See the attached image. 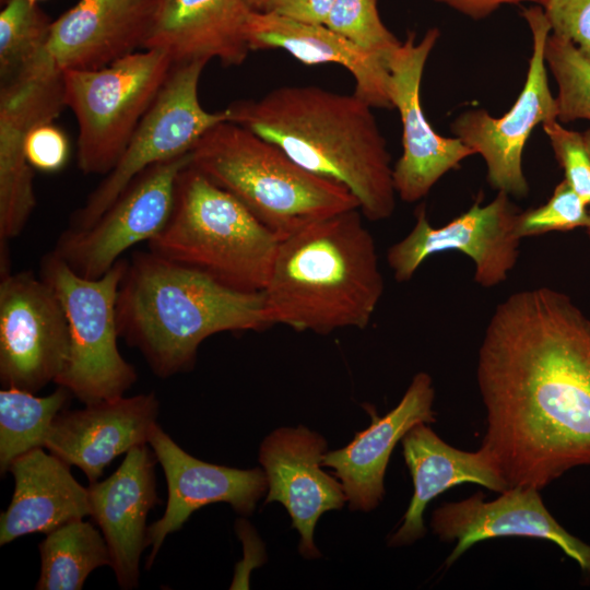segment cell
Masks as SVG:
<instances>
[{
    "instance_id": "484cf974",
    "label": "cell",
    "mask_w": 590,
    "mask_h": 590,
    "mask_svg": "<svg viewBox=\"0 0 590 590\" xmlns=\"http://www.w3.org/2000/svg\"><path fill=\"white\" fill-rule=\"evenodd\" d=\"M63 460L35 448L17 457L9 472L14 479L11 503L0 518V545L32 533H49L90 516L88 491Z\"/></svg>"
},
{
    "instance_id": "4dcf8cb0",
    "label": "cell",
    "mask_w": 590,
    "mask_h": 590,
    "mask_svg": "<svg viewBox=\"0 0 590 590\" xmlns=\"http://www.w3.org/2000/svg\"><path fill=\"white\" fill-rule=\"evenodd\" d=\"M324 25L388 61L402 44L381 21L377 0H334Z\"/></svg>"
},
{
    "instance_id": "5b68a950",
    "label": "cell",
    "mask_w": 590,
    "mask_h": 590,
    "mask_svg": "<svg viewBox=\"0 0 590 590\" xmlns=\"http://www.w3.org/2000/svg\"><path fill=\"white\" fill-rule=\"evenodd\" d=\"M190 157L193 168L238 199L279 239L309 222L359 209L345 186L310 173L229 120L206 131Z\"/></svg>"
},
{
    "instance_id": "8fae6325",
    "label": "cell",
    "mask_w": 590,
    "mask_h": 590,
    "mask_svg": "<svg viewBox=\"0 0 590 590\" xmlns=\"http://www.w3.org/2000/svg\"><path fill=\"white\" fill-rule=\"evenodd\" d=\"M190 152L140 173L90 227L67 228L51 250L76 274L97 279L134 245L156 237L166 226L180 172Z\"/></svg>"
},
{
    "instance_id": "7a4b0ae2",
    "label": "cell",
    "mask_w": 590,
    "mask_h": 590,
    "mask_svg": "<svg viewBox=\"0 0 590 590\" xmlns=\"http://www.w3.org/2000/svg\"><path fill=\"white\" fill-rule=\"evenodd\" d=\"M367 102L316 85L278 87L233 103L229 121L244 126L318 176L345 186L369 221L396 208L391 157Z\"/></svg>"
},
{
    "instance_id": "4316f807",
    "label": "cell",
    "mask_w": 590,
    "mask_h": 590,
    "mask_svg": "<svg viewBox=\"0 0 590 590\" xmlns=\"http://www.w3.org/2000/svg\"><path fill=\"white\" fill-rule=\"evenodd\" d=\"M38 548L40 574L37 590H80L93 570L111 565L104 536L83 519L69 521L50 531Z\"/></svg>"
},
{
    "instance_id": "7402d4cb",
    "label": "cell",
    "mask_w": 590,
    "mask_h": 590,
    "mask_svg": "<svg viewBox=\"0 0 590 590\" xmlns=\"http://www.w3.org/2000/svg\"><path fill=\"white\" fill-rule=\"evenodd\" d=\"M434 399L430 376L417 373L397 406L381 417L370 406V425L343 448L324 453L322 465L334 471L351 510L369 511L380 504L392 450L415 425L436 421Z\"/></svg>"
},
{
    "instance_id": "8d00e7d4",
    "label": "cell",
    "mask_w": 590,
    "mask_h": 590,
    "mask_svg": "<svg viewBox=\"0 0 590 590\" xmlns=\"http://www.w3.org/2000/svg\"><path fill=\"white\" fill-rule=\"evenodd\" d=\"M474 20L492 14L502 4L532 1L545 4L547 0H435Z\"/></svg>"
},
{
    "instance_id": "9c48e42d",
    "label": "cell",
    "mask_w": 590,
    "mask_h": 590,
    "mask_svg": "<svg viewBox=\"0 0 590 590\" xmlns=\"http://www.w3.org/2000/svg\"><path fill=\"white\" fill-rule=\"evenodd\" d=\"M209 60L174 63L173 69L133 132L122 155L70 220L68 228L92 226L122 190L144 169L189 153L215 125L229 120L226 109L205 110L199 101L201 73Z\"/></svg>"
},
{
    "instance_id": "4fadbf2b",
    "label": "cell",
    "mask_w": 590,
    "mask_h": 590,
    "mask_svg": "<svg viewBox=\"0 0 590 590\" xmlns=\"http://www.w3.org/2000/svg\"><path fill=\"white\" fill-rule=\"evenodd\" d=\"M68 355V320L52 287L28 270L1 275V385L35 393L56 381Z\"/></svg>"
},
{
    "instance_id": "cb8c5ba5",
    "label": "cell",
    "mask_w": 590,
    "mask_h": 590,
    "mask_svg": "<svg viewBox=\"0 0 590 590\" xmlns=\"http://www.w3.org/2000/svg\"><path fill=\"white\" fill-rule=\"evenodd\" d=\"M250 10L243 0H162L144 49L163 50L174 63L216 58L225 67L240 66L251 51Z\"/></svg>"
},
{
    "instance_id": "83f0119b",
    "label": "cell",
    "mask_w": 590,
    "mask_h": 590,
    "mask_svg": "<svg viewBox=\"0 0 590 590\" xmlns=\"http://www.w3.org/2000/svg\"><path fill=\"white\" fill-rule=\"evenodd\" d=\"M71 392L62 387L46 397L14 387L0 391V472H9L17 457L45 441L56 416L69 403Z\"/></svg>"
},
{
    "instance_id": "836d02e7",
    "label": "cell",
    "mask_w": 590,
    "mask_h": 590,
    "mask_svg": "<svg viewBox=\"0 0 590 590\" xmlns=\"http://www.w3.org/2000/svg\"><path fill=\"white\" fill-rule=\"evenodd\" d=\"M543 8L552 34L570 40L590 59V0H547Z\"/></svg>"
},
{
    "instance_id": "52a82bcc",
    "label": "cell",
    "mask_w": 590,
    "mask_h": 590,
    "mask_svg": "<svg viewBox=\"0 0 590 590\" xmlns=\"http://www.w3.org/2000/svg\"><path fill=\"white\" fill-rule=\"evenodd\" d=\"M128 260L97 279L72 271L52 251L40 261V278L59 297L69 326V355L55 384L84 404L125 394L138 379L118 349L117 294Z\"/></svg>"
},
{
    "instance_id": "74e56055",
    "label": "cell",
    "mask_w": 590,
    "mask_h": 590,
    "mask_svg": "<svg viewBox=\"0 0 590 590\" xmlns=\"http://www.w3.org/2000/svg\"><path fill=\"white\" fill-rule=\"evenodd\" d=\"M582 134H583V138H585L587 149H588L589 154H590V128H588ZM588 210H589V222H588V226L586 228H587L588 234L590 236V204L588 206Z\"/></svg>"
},
{
    "instance_id": "d590c367",
    "label": "cell",
    "mask_w": 590,
    "mask_h": 590,
    "mask_svg": "<svg viewBox=\"0 0 590 590\" xmlns=\"http://www.w3.org/2000/svg\"><path fill=\"white\" fill-rule=\"evenodd\" d=\"M334 0H263L260 12L299 22L324 24Z\"/></svg>"
},
{
    "instance_id": "1f68e13d",
    "label": "cell",
    "mask_w": 590,
    "mask_h": 590,
    "mask_svg": "<svg viewBox=\"0 0 590 590\" xmlns=\"http://www.w3.org/2000/svg\"><path fill=\"white\" fill-rule=\"evenodd\" d=\"M588 222V205L563 179L546 203L520 213L517 232L522 239L554 231L587 227Z\"/></svg>"
},
{
    "instance_id": "7c38bea8",
    "label": "cell",
    "mask_w": 590,
    "mask_h": 590,
    "mask_svg": "<svg viewBox=\"0 0 590 590\" xmlns=\"http://www.w3.org/2000/svg\"><path fill=\"white\" fill-rule=\"evenodd\" d=\"M510 196L498 191L487 204L482 194L462 214L434 227L421 206L412 231L387 251V262L398 282L412 279L430 256L460 251L474 262V281L491 288L507 280L518 258L521 238L517 232L519 209Z\"/></svg>"
},
{
    "instance_id": "5bb4252c",
    "label": "cell",
    "mask_w": 590,
    "mask_h": 590,
    "mask_svg": "<svg viewBox=\"0 0 590 590\" xmlns=\"http://www.w3.org/2000/svg\"><path fill=\"white\" fill-rule=\"evenodd\" d=\"M64 105L63 72L46 56L0 88V246L17 237L35 206L27 133L52 122Z\"/></svg>"
},
{
    "instance_id": "f546056e",
    "label": "cell",
    "mask_w": 590,
    "mask_h": 590,
    "mask_svg": "<svg viewBox=\"0 0 590 590\" xmlns=\"http://www.w3.org/2000/svg\"><path fill=\"white\" fill-rule=\"evenodd\" d=\"M544 58L557 85V120L590 121V59L574 43L552 33L546 39Z\"/></svg>"
},
{
    "instance_id": "e0dca14e",
    "label": "cell",
    "mask_w": 590,
    "mask_h": 590,
    "mask_svg": "<svg viewBox=\"0 0 590 590\" xmlns=\"http://www.w3.org/2000/svg\"><path fill=\"white\" fill-rule=\"evenodd\" d=\"M327 441L305 426L281 427L261 442L259 462L267 477L266 503H281L299 533V553L320 557L314 532L326 511L341 509L346 496L340 481L321 467Z\"/></svg>"
},
{
    "instance_id": "d6986e66",
    "label": "cell",
    "mask_w": 590,
    "mask_h": 590,
    "mask_svg": "<svg viewBox=\"0 0 590 590\" xmlns=\"http://www.w3.org/2000/svg\"><path fill=\"white\" fill-rule=\"evenodd\" d=\"M158 400L154 392L118 397L62 410L55 418L45 447L69 465H75L90 483L131 448L149 444L157 425Z\"/></svg>"
},
{
    "instance_id": "277c9868",
    "label": "cell",
    "mask_w": 590,
    "mask_h": 590,
    "mask_svg": "<svg viewBox=\"0 0 590 590\" xmlns=\"http://www.w3.org/2000/svg\"><path fill=\"white\" fill-rule=\"evenodd\" d=\"M359 211L309 222L280 239L262 291L269 324L321 334L368 326L385 282Z\"/></svg>"
},
{
    "instance_id": "603a6c76",
    "label": "cell",
    "mask_w": 590,
    "mask_h": 590,
    "mask_svg": "<svg viewBox=\"0 0 590 590\" xmlns=\"http://www.w3.org/2000/svg\"><path fill=\"white\" fill-rule=\"evenodd\" d=\"M246 36L250 50L282 49L308 66L338 63L354 78L355 95L371 107L393 108L388 93L389 61L362 49L324 24L250 10Z\"/></svg>"
},
{
    "instance_id": "ba28073f",
    "label": "cell",
    "mask_w": 590,
    "mask_h": 590,
    "mask_svg": "<svg viewBox=\"0 0 590 590\" xmlns=\"http://www.w3.org/2000/svg\"><path fill=\"white\" fill-rule=\"evenodd\" d=\"M174 62L143 49L95 70H64V105L79 126L78 166L107 175L167 80Z\"/></svg>"
},
{
    "instance_id": "44dd1931",
    "label": "cell",
    "mask_w": 590,
    "mask_h": 590,
    "mask_svg": "<svg viewBox=\"0 0 590 590\" xmlns=\"http://www.w3.org/2000/svg\"><path fill=\"white\" fill-rule=\"evenodd\" d=\"M134 446L106 480L90 483V516L102 530L121 589L138 587L140 557L146 545V517L158 503L155 463L148 446Z\"/></svg>"
},
{
    "instance_id": "f1b7e54d",
    "label": "cell",
    "mask_w": 590,
    "mask_h": 590,
    "mask_svg": "<svg viewBox=\"0 0 590 590\" xmlns=\"http://www.w3.org/2000/svg\"><path fill=\"white\" fill-rule=\"evenodd\" d=\"M52 20L30 0H5L0 12L1 84L30 69L47 51Z\"/></svg>"
},
{
    "instance_id": "6da1fadb",
    "label": "cell",
    "mask_w": 590,
    "mask_h": 590,
    "mask_svg": "<svg viewBox=\"0 0 590 590\" xmlns=\"http://www.w3.org/2000/svg\"><path fill=\"white\" fill-rule=\"evenodd\" d=\"M481 450L509 487L590 465V318L546 286L499 303L477 354Z\"/></svg>"
},
{
    "instance_id": "3957f363",
    "label": "cell",
    "mask_w": 590,
    "mask_h": 590,
    "mask_svg": "<svg viewBox=\"0 0 590 590\" xmlns=\"http://www.w3.org/2000/svg\"><path fill=\"white\" fill-rule=\"evenodd\" d=\"M116 311L119 337L161 378L190 370L213 334L270 326L262 292L233 288L150 250L128 260Z\"/></svg>"
},
{
    "instance_id": "ac0fdd59",
    "label": "cell",
    "mask_w": 590,
    "mask_h": 590,
    "mask_svg": "<svg viewBox=\"0 0 590 590\" xmlns=\"http://www.w3.org/2000/svg\"><path fill=\"white\" fill-rule=\"evenodd\" d=\"M149 445L164 470L168 495L164 515L146 530V545L151 546L146 568L153 565L166 536L179 530L193 511L212 503H227L248 516L268 489L263 469L240 470L199 460L158 424Z\"/></svg>"
},
{
    "instance_id": "2e32d148",
    "label": "cell",
    "mask_w": 590,
    "mask_h": 590,
    "mask_svg": "<svg viewBox=\"0 0 590 590\" xmlns=\"http://www.w3.org/2000/svg\"><path fill=\"white\" fill-rule=\"evenodd\" d=\"M482 492L433 511L430 527L440 541L456 545L446 559L452 565L474 544L503 536L552 542L574 559L590 579V545L569 533L547 510L533 487L512 486L489 502Z\"/></svg>"
},
{
    "instance_id": "f35d334b",
    "label": "cell",
    "mask_w": 590,
    "mask_h": 590,
    "mask_svg": "<svg viewBox=\"0 0 590 590\" xmlns=\"http://www.w3.org/2000/svg\"><path fill=\"white\" fill-rule=\"evenodd\" d=\"M253 11H259L263 0H243Z\"/></svg>"
},
{
    "instance_id": "e575fe53",
    "label": "cell",
    "mask_w": 590,
    "mask_h": 590,
    "mask_svg": "<svg viewBox=\"0 0 590 590\" xmlns=\"http://www.w3.org/2000/svg\"><path fill=\"white\" fill-rule=\"evenodd\" d=\"M24 150L30 165L46 173L61 169L69 157L68 139L52 122L34 127L25 138Z\"/></svg>"
},
{
    "instance_id": "8992f818",
    "label": "cell",
    "mask_w": 590,
    "mask_h": 590,
    "mask_svg": "<svg viewBox=\"0 0 590 590\" xmlns=\"http://www.w3.org/2000/svg\"><path fill=\"white\" fill-rule=\"evenodd\" d=\"M279 241L238 199L189 163L177 178L170 217L148 248L233 288L262 292Z\"/></svg>"
},
{
    "instance_id": "ab89813d",
    "label": "cell",
    "mask_w": 590,
    "mask_h": 590,
    "mask_svg": "<svg viewBox=\"0 0 590 590\" xmlns=\"http://www.w3.org/2000/svg\"><path fill=\"white\" fill-rule=\"evenodd\" d=\"M32 3H35V4H38L40 1H44V0H30Z\"/></svg>"
},
{
    "instance_id": "d6a6232c",
    "label": "cell",
    "mask_w": 590,
    "mask_h": 590,
    "mask_svg": "<svg viewBox=\"0 0 590 590\" xmlns=\"http://www.w3.org/2000/svg\"><path fill=\"white\" fill-rule=\"evenodd\" d=\"M556 160L564 169L565 180L589 206L590 154L583 134L566 129L558 120L542 125Z\"/></svg>"
},
{
    "instance_id": "30bf717a",
    "label": "cell",
    "mask_w": 590,
    "mask_h": 590,
    "mask_svg": "<svg viewBox=\"0 0 590 590\" xmlns=\"http://www.w3.org/2000/svg\"><path fill=\"white\" fill-rule=\"evenodd\" d=\"M532 35V54L524 86L511 108L495 118L485 109H469L451 123V132L486 165L491 187L510 197L524 198L529 185L522 168L523 150L533 129L557 120V106L552 95L544 58L546 39L552 30L539 5L524 9Z\"/></svg>"
},
{
    "instance_id": "d4e9b609",
    "label": "cell",
    "mask_w": 590,
    "mask_h": 590,
    "mask_svg": "<svg viewBox=\"0 0 590 590\" xmlns=\"http://www.w3.org/2000/svg\"><path fill=\"white\" fill-rule=\"evenodd\" d=\"M403 457L413 480V496L390 546L410 545L426 533L424 510L441 493L474 483L502 493L509 487L485 453L464 451L442 440L427 423H420L402 438Z\"/></svg>"
},
{
    "instance_id": "ffe728a7",
    "label": "cell",
    "mask_w": 590,
    "mask_h": 590,
    "mask_svg": "<svg viewBox=\"0 0 590 590\" xmlns=\"http://www.w3.org/2000/svg\"><path fill=\"white\" fill-rule=\"evenodd\" d=\"M162 0H79L52 21L47 51L64 70H95L144 49Z\"/></svg>"
},
{
    "instance_id": "9a60e30c",
    "label": "cell",
    "mask_w": 590,
    "mask_h": 590,
    "mask_svg": "<svg viewBox=\"0 0 590 590\" xmlns=\"http://www.w3.org/2000/svg\"><path fill=\"white\" fill-rule=\"evenodd\" d=\"M439 38V30L429 28L415 43L406 38L389 59V98L402 122L403 153L392 168L396 193L405 202L424 198L449 170L474 155L459 138L438 134L429 125L421 105V81L428 56Z\"/></svg>"
}]
</instances>
